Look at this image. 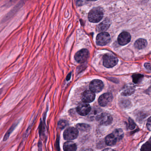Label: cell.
Here are the masks:
<instances>
[{
    "label": "cell",
    "mask_w": 151,
    "mask_h": 151,
    "mask_svg": "<svg viewBox=\"0 0 151 151\" xmlns=\"http://www.w3.org/2000/svg\"><path fill=\"white\" fill-rule=\"evenodd\" d=\"M124 137V132L121 129H115L105 138V143L110 146H114L119 143Z\"/></svg>",
    "instance_id": "6da1fadb"
},
{
    "label": "cell",
    "mask_w": 151,
    "mask_h": 151,
    "mask_svg": "<svg viewBox=\"0 0 151 151\" xmlns=\"http://www.w3.org/2000/svg\"><path fill=\"white\" fill-rule=\"evenodd\" d=\"M103 11L100 7L92 9L88 15V19L92 23H98L99 22L103 17Z\"/></svg>",
    "instance_id": "7a4b0ae2"
},
{
    "label": "cell",
    "mask_w": 151,
    "mask_h": 151,
    "mask_svg": "<svg viewBox=\"0 0 151 151\" xmlns=\"http://www.w3.org/2000/svg\"><path fill=\"white\" fill-rule=\"evenodd\" d=\"M96 120L101 125L109 126L112 123L113 118L109 114L103 113L98 115L97 117Z\"/></svg>",
    "instance_id": "3957f363"
},
{
    "label": "cell",
    "mask_w": 151,
    "mask_h": 151,
    "mask_svg": "<svg viewBox=\"0 0 151 151\" xmlns=\"http://www.w3.org/2000/svg\"><path fill=\"white\" fill-rule=\"evenodd\" d=\"M118 58L111 55H106L103 57V65L106 68H111L118 64Z\"/></svg>",
    "instance_id": "277c9868"
},
{
    "label": "cell",
    "mask_w": 151,
    "mask_h": 151,
    "mask_svg": "<svg viewBox=\"0 0 151 151\" xmlns=\"http://www.w3.org/2000/svg\"><path fill=\"white\" fill-rule=\"evenodd\" d=\"M78 134L79 131L77 129L72 127L68 128L64 132V139L66 141L74 140L77 138Z\"/></svg>",
    "instance_id": "5b68a950"
},
{
    "label": "cell",
    "mask_w": 151,
    "mask_h": 151,
    "mask_svg": "<svg viewBox=\"0 0 151 151\" xmlns=\"http://www.w3.org/2000/svg\"><path fill=\"white\" fill-rule=\"evenodd\" d=\"M111 40V36L108 33L103 32L99 34L97 36L96 43L100 46H103L108 44Z\"/></svg>",
    "instance_id": "8992f818"
},
{
    "label": "cell",
    "mask_w": 151,
    "mask_h": 151,
    "mask_svg": "<svg viewBox=\"0 0 151 151\" xmlns=\"http://www.w3.org/2000/svg\"><path fill=\"white\" fill-rule=\"evenodd\" d=\"M89 55L88 50L83 49L77 52L74 56V58L78 63H83L87 61L89 56Z\"/></svg>",
    "instance_id": "52a82bcc"
},
{
    "label": "cell",
    "mask_w": 151,
    "mask_h": 151,
    "mask_svg": "<svg viewBox=\"0 0 151 151\" xmlns=\"http://www.w3.org/2000/svg\"><path fill=\"white\" fill-rule=\"evenodd\" d=\"M103 83L99 80H95L91 82L90 84V91L94 93H98L102 91L103 88Z\"/></svg>",
    "instance_id": "ba28073f"
},
{
    "label": "cell",
    "mask_w": 151,
    "mask_h": 151,
    "mask_svg": "<svg viewBox=\"0 0 151 151\" xmlns=\"http://www.w3.org/2000/svg\"><path fill=\"white\" fill-rule=\"evenodd\" d=\"M77 113L82 116H86L90 113L91 107L88 104L82 103L80 104L76 108Z\"/></svg>",
    "instance_id": "9c48e42d"
},
{
    "label": "cell",
    "mask_w": 151,
    "mask_h": 151,
    "mask_svg": "<svg viewBox=\"0 0 151 151\" xmlns=\"http://www.w3.org/2000/svg\"><path fill=\"white\" fill-rule=\"evenodd\" d=\"M112 99L113 96L111 93H105L99 97L98 103L101 106H105L112 102Z\"/></svg>",
    "instance_id": "30bf717a"
},
{
    "label": "cell",
    "mask_w": 151,
    "mask_h": 151,
    "mask_svg": "<svg viewBox=\"0 0 151 151\" xmlns=\"http://www.w3.org/2000/svg\"><path fill=\"white\" fill-rule=\"evenodd\" d=\"M95 98V93L90 90L85 91L82 95L81 99L84 103H90L93 102Z\"/></svg>",
    "instance_id": "8fae6325"
},
{
    "label": "cell",
    "mask_w": 151,
    "mask_h": 151,
    "mask_svg": "<svg viewBox=\"0 0 151 151\" xmlns=\"http://www.w3.org/2000/svg\"><path fill=\"white\" fill-rule=\"evenodd\" d=\"M131 40V35L129 33L124 32L121 33L118 37V42L120 45L124 46L129 43Z\"/></svg>",
    "instance_id": "7c38bea8"
},
{
    "label": "cell",
    "mask_w": 151,
    "mask_h": 151,
    "mask_svg": "<svg viewBox=\"0 0 151 151\" xmlns=\"http://www.w3.org/2000/svg\"><path fill=\"white\" fill-rule=\"evenodd\" d=\"M110 25L111 21L108 19H106L97 26V30L98 32H105L109 28Z\"/></svg>",
    "instance_id": "4fadbf2b"
},
{
    "label": "cell",
    "mask_w": 151,
    "mask_h": 151,
    "mask_svg": "<svg viewBox=\"0 0 151 151\" xmlns=\"http://www.w3.org/2000/svg\"><path fill=\"white\" fill-rule=\"evenodd\" d=\"M135 87L133 84H129L125 87L122 92V95L124 96H128L132 95L134 92Z\"/></svg>",
    "instance_id": "5bb4252c"
},
{
    "label": "cell",
    "mask_w": 151,
    "mask_h": 151,
    "mask_svg": "<svg viewBox=\"0 0 151 151\" xmlns=\"http://www.w3.org/2000/svg\"><path fill=\"white\" fill-rule=\"evenodd\" d=\"M77 149L76 145L73 142L68 141L64 144V151H76Z\"/></svg>",
    "instance_id": "9a60e30c"
},
{
    "label": "cell",
    "mask_w": 151,
    "mask_h": 151,
    "mask_svg": "<svg viewBox=\"0 0 151 151\" xmlns=\"http://www.w3.org/2000/svg\"><path fill=\"white\" fill-rule=\"evenodd\" d=\"M19 122L20 120L17 121L16 122H15V123H13V124L12 125L11 127H10V128L8 129L7 132L5 133V135H4V136L3 139V141H4V142H6V141L9 139L10 136L11 134L12 133L13 130L15 129L16 127H17V125H18Z\"/></svg>",
    "instance_id": "2e32d148"
},
{
    "label": "cell",
    "mask_w": 151,
    "mask_h": 151,
    "mask_svg": "<svg viewBox=\"0 0 151 151\" xmlns=\"http://www.w3.org/2000/svg\"><path fill=\"white\" fill-rule=\"evenodd\" d=\"M147 42L144 39H140L137 40L135 42L134 46L137 49H143L146 47Z\"/></svg>",
    "instance_id": "e0dca14e"
},
{
    "label": "cell",
    "mask_w": 151,
    "mask_h": 151,
    "mask_svg": "<svg viewBox=\"0 0 151 151\" xmlns=\"http://www.w3.org/2000/svg\"><path fill=\"white\" fill-rule=\"evenodd\" d=\"M39 134L41 139H43L45 136V127L44 123L43 121L41 120L39 126Z\"/></svg>",
    "instance_id": "ac0fdd59"
},
{
    "label": "cell",
    "mask_w": 151,
    "mask_h": 151,
    "mask_svg": "<svg viewBox=\"0 0 151 151\" xmlns=\"http://www.w3.org/2000/svg\"><path fill=\"white\" fill-rule=\"evenodd\" d=\"M76 128L78 130L82 132H87L90 129V126L87 124H78L76 125Z\"/></svg>",
    "instance_id": "d6986e66"
},
{
    "label": "cell",
    "mask_w": 151,
    "mask_h": 151,
    "mask_svg": "<svg viewBox=\"0 0 151 151\" xmlns=\"http://www.w3.org/2000/svg\"><path fill=\"white\" fill-rule=\"evenodd\" d=\"M151 144L150 142H147L142 146L141 151H151Z\"/></svg>",
    "instance_id": "ffe728a7"
},
{
    "label": "cell",
    "mask_w": 151,
    "mask_h": 151,
    "mask_svg": "<svg viewBox=\"0 0 151 151\" xmlns=\"http://www.w3.org/2000/svg\"><path fill=\"white\" fill-rule=\"evenodd\" d=\"M143 77V76L141 75V74L133 75V82H134L135 83H138L141 81Z\"/></svg>",
    "instance_id": "44dd1931"
},
{
    "label": "cell",
    "mask_w": 151,
    "mask_h": 151,
    "mask_svg": "<svg viewBox=\"0 0 151 151\" xmlns=\"http://www.w3.org/2000/svg\"><path fill=\"white\" fill-rule=\"evenodd\" d=\"M67 125V122L66 121L61 120L58 122V126L59 128L62 129H64Z\"/></svg>",
    "instance_id": "7402d4cb"
},
{
    "label": "cell",
    "mask_w": 151,
    "mask_h": 151,
    "mask_svg": "<svg viewBox=\"0 0 151 151\" xmlns=\"http://www.w3.org/2000/svg\"><path fill=\"white\" fill-rule=\"evenodd\" d=\"M136 125L134 121L131 119H129V129H134Z\"/></svg>",
    "instance_id": "603a6c76"
},
{
    "label": "cell",
    "mask_w": 151,
    "mask_h": 151,
    "mask_svg": "<svg viewBox=\"0 0 151 151\" xmlns=\"http://www.w3.org/2000/svg\"><path fill=\"white\" fill-rule=\"evenodd\" d=\"M38 151H42L43 145L42 142L40 140H39L38 142Z\"/></svg>",
    "instance_id": "cb8c5ba5"
},
{
    "label": "cell",
    "mask_w": 151,
    "mask_h": 151,
    "mask_svg": "<svg viewBox=\"0 0 151 151\" xmlns=\"http://www.w3.org/2000/svg\"><path fill=\"white\" fill-rule=\"evenodd\" d=\"M147 127L148 129H149V131H151V117H150L149 119H148V121L147 123Z\"/></svg>",
    "instance_id": "d4e9b609"
},
{
    "label": "cell",
    "mask_w": 151,
    "mask_h": 151,
    "mask_svg": "<svg viewBox=\"0 0 151 151\" xmlns=\"http://www.w3.org/2000/svg\"><path fill=\"white\" fill-rule=\"evenodd\" d=\"M144 67H145V68L147 69V70H150L151 65L150 63H145V64H144Z\"/></svg>",
    "instance_id": "484cf974"
},
{
    "label": "cell",
    "mask_w": 151,
    "mask_h": 151,
    "mask_svg": "<svg viewBox=\"0 0 151 151\" xmlns=\"http://www.w3.org/2000/svg\"><path fill=\"white\" fill-rule=\"evenodd\" d=\"M103 151H115L112 149H110V148H107V149H105Z\"/></svg>",
    "instance_id": "4316f807"
},
{
    "label": "cell",
    "mask_w": 151,
    "mask_h": 151,
    "mask_svg": "<svg viewBox=\"0 0 151 151\" xmlns=\"http://www.w3.org/2000/svg\"><path fill=\"white\" fill-rule=\"evenodd\" d=\"M88 1H97V0H88Z\"/></svg>",
    "instance_id": "83f0119b"
}]
</instances>
